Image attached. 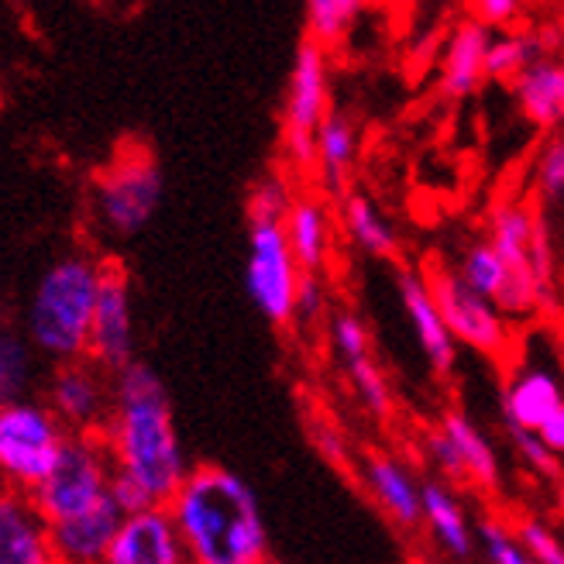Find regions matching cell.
<instances>
[{
    "label": "cell",
    "instance_id": "7",
    "mask_svg": "<svg viewBox=\"0 0 564 564\" xmlns=\"http://www.w3.org/2000/svg\"><path fill=\"white\" fill-rule=\"evenodd\" d=\"M327 66L330 55L317 42L303 39L286 83V104H282V155L293 169L317 165V131L327 115Z\"/></svg>",
    "mask_w": 564,
    "mask_h": 564
},
{
    "label": "cell",
    "instance_id": "34",
    "mask_svg": "<svg viewBox=\"0 0 564 564\" xmlns=\"http://www.w3.org/2000/svg\"><path fill=\"white\" fill-rule=\"evenodd\" d=\"M513 530H517L520 544L530 551V557L538 561V564H564V541L557 538V533L544 520L520 517Z\"/></svg>",
    "mask_w": 564,
    "mask_h": 564
},
{
    "label": "cell",
    "instance_id": "35",
    "mask_svg": "<svg viewBox=\"0 0 564 564\" xmlns=\"http://www.w3.org/2000/svg\"><path fill=\"white\" fill-rule=\"evenodd\" d=\"M533 183L544 200H561L564 196V134H554L544 141L538 152V165H533Z\"/></svg>",
    "mask_w": 564,
    "mask_h": 564
},
{
    "label": "cell",
    "instance_id": "9",
    "mask_svg": "<svg viewBox=\"0 0 564 564\" xmlns=\"http://www.w3.org/2000/svg\"><path fill=\"white\" fill-rule=\"evenodd\" d=\"M423 275H427L434 303L441 310L451 337L458 341V348L478 351L492 361L510 358V348H513L510 321L502 317V310L492 300L478 296L462 279V272L444 262H431L423 269Z\"/></svg>",
    "mask_w": 564,
    "mask_h": 564
},
{
    "label": "cell",
    "instance_id": "15",
    "mask_svg": "<svg viewBox=\"0 0 564 564\" xmlns=\"http://www.w3.org/2000/svg\"><path fill=\"white\" fill-rule=\"evenodd\" d=\"M397 286H400V303L406 310V321L416 334V341H420V351L423 358L431 361V369L434 376H451L455 372V365H458V341L451 337L444 317H441V310L434 303V293L427 286V275H423V269H403L400 279H397Z\"/></svg>",
    "mask_w": 564,
    "mask_h": 564
},
{
    "label": "cell",
    "instance_id": "37",
    "mask_svg": "<svg viewBox=\"0 0 564 564\" xmlns=\"http://www.w3.org/2000/svg\"><path fill=\"white\" fill-rule=\"evenodd\" d=\"M423 451H427V462L437 468L441 478H447V482H468V471H465V462L458 455V447H455V441L444 434L441 423L423 434Z\"/></svg>",
    "mask_w": 564,
    "mask_h": 564
},
{
    "label": "cell",
    "instance_id": "12",
    "mask_svg": "<svg viewBox=\"0 0 564 564\" xmlns=\"http://www.w3.org/2000/svg\"><path fill=\"white\" fill-rule=\"evenodd\" d=\"M45 406L69 434H104L115 410V376L90 358L55 365L45 382Z\"/></svg>",
    "mask_w": 564,
    "mask_h": 564
},
{
    "label": "cell",
    "instance_id": "29",
    "mask_svg": "<svg viewBox=\"0 0 564 564\" xmlns=\"http://www.w3.org/2000/svg\"><path fill=\"white\" fill-rule=\"evenodd\" d=\"M32 341L24 334L4 330L0 334V400L21 403L28 386H32Z\"/></svg>",
    "mask_w": 564,
    "mask_h": 564
},
{
    "label": "cell",
    "instance_id": "39",
    "mask_svg": "<svg viewBox=\"0 0 564 564\" xmlns=\"http://www.w3.org/2000/svg\"><path fill=\"white\" fill-rule=\"evenodd\" d=\"M324 314V282L321 275H303L300 296H296V321L314 324Z\"/></svg>",
    "mask_w": 564,
    "mask_h": 564
},
{
    "label": "cell",
    "instance_id": "4",
    "mask_svg": "<svg viewBox=\"0 0 564 564\" xmlns=\"http://www.w3.org/2000/svg\"><path fill=\"white\" fill-rule=\"evenodd\" d=\"M69 431L45 403L21 400L0 406V475L14 496H32L63 455Z\"/></svg>",
    "mask_w": 564,
    "mask_h": 564
},
{
    "label": "cell",
    "instance_id": "28",
    "mask_svg": "<svg viewBox=\"0 0 564 564\" xmlns=\"http://www.w3.org/2000/svg\"><path fill=\"white\" fill-rule=\"evenodd\" d=\"M361 18L358 0H310L306 4V39L321 48H334L345 42L355 21Z\"/></svg>",
    "mask_w": 564,
    "mask_h": 564
},
{
    "label": "cell",
    "instance_id": "27",
    "mask_svg": "<svg viewBox=\"0 0 564 564\" xmlns=\"http://www.w3.org/2000/svg\"><path fill=\"white\" fill-rule=\"evenodd\" d=\"M458 272H462V279L468 282V286H471L478 296H486V300H492V303H499L502 293L510 290V269H506V262L499 259V251L492 248L489 238L471 241V245L462 251Z\"/></svg>",
    "mask_w": 564,
    "mask_h": 564
},
{
    "label": "cell",
    "instance_id": "26",
    "mask_svg": "<svg viewBox=\"0 0 564 564\" xmlns=\"http://www.w3.org/2000/svg\"><path fill=\"white\" fill-rule=\"evenodd\" d=\"M547 52V42L533 32H496L486 59V79L496 83H517L533 63H541Z\"/></svg>",
    "mask_w": 564,
    "mask_h": 564
},
{
    "label": "cell",
    "instance_id": "2",
    "mask_svg": "<svg viewBox=\"0 0 564 564\" xmlns=\"http://www.w3.org/2000/svg\"><path fill=\"white\" fill-rule=\"evenodd\" d=\"M169 513L189 564H259L272 557L259 496L224 465H196Z\"/></svg>",
    "mask_w": 564,
    "mask_h": 564
},
{
    "label": "cell",
    "instance_id": "21",
    "mask_svg": "<svg viewBox=\"0 0 564 564\" xmlns=\"http://www.w3.org/2000/svg\"><path fill=\"white\" fill-rule=\"evenodd\" d=\"M513 97L530 124L561 128L564 124V59L561 55H544L541 63H533L513 83Z\"/></svg>",
    "mask_w": 564,
    "mask_h": 564
},
{
    "label": "cell",
    "instance_id": "11",
    "mask_svg": "<svg viewBox=\"0 0 564 564\" xmlns=\"http://www.w3.org/2000/svg\"><path fill=\"white\" fill-rule=\"evenodd\" d=\"M564 406V361L544 345H527L523 358L513 361L510 379L502 386V420L506 427L541 431Z\"/></svg>",
    "mask_w": 564,
    "mask_h": 564
},
{
    "label": "cell",
    "instance_id": "38",
    "mask_svg": "<svg viewBox=\"0 0 564 564\" xmlns=\"http://www.w3.org/2000/svg\"><path fill=\"white\" fill-rule=\"evenodd\" d=\"M520 14V4L517 0H478L471 8V18L478 24H486L489 32H499V28L513 24V18Z\"/></svg>",
    "mask_w": 564,
    "mask_h": 564
},
{
    "label": "cell",
    "instance_id": "40",
    "mask_svg": "<svg viewBox=\"0 0 564 564\" xmlns=\"http://www.w3.org/2000/svg\"><path fill=\"white\" fill-rule=\"evenodd\" d=\"M314 441H317V447H321V455H324L327 462H334L337 468H341V465L348 462V444H345V437L337 434L334 427H327V423H317V427H314Z\"/></svg>",
    "mask_w": 564,
    "mask_h": 564
},
{
    "label": "cell",
    "instance_id": "5",
    "mask_svg": "<svg viewBox=\"0 0 564 564\" xmlns=\"http://www.w3.org/2000/svg\"><path fill=\"white\" fill-rule=\"evenodd\" d=\"M110 482H115V458H110L104 434H69L59 462L45 482L28 496V502L52 527L87 513L90 506L107 499Z\"/></svg>",
    "mask_w": 564,
    "mask_h": 564
},
{
    "label": "cell",
    "instance_id": "42",
    "mask_svg": "<svg viewBox=\"0 0 564 564\" xmlns=\"http://www.w3.org/2000/svg\"><path fill=\"white\" fill-rule=\"evenodd\" d=\"M259 564H282V561H275V557H265V561H259Z\"/></svg>",
    "mask_w": 564,
    "mask_h": 564
},
{
    "label": "cell",
    "instance_id": "33",
    "mask_svg": "<svg viewBox=\"0 0 564 564\" xmlns=\"http://www.w3.org/2000/svg\"><path fill=\"white\" fill-rule=\"evenodd\" d=\"M330 345L334 351L341 355L345 365H355L361 358H372V337H369V327L361 324V317L348 314V310H341V314H334L330 321Z\"/></svg>",
    "mask_w": 564,
    "mask_h": 564
},
{
    "label": "cell",
    "instance_id": "20",
    "mask_svg": "<svg viewBox=\"0 0 564 564\" xmlns=\"http://www.w3.org/2000/svg\"><path fill=\"white\" fill-rule=\"evenodd\" d=\"M423 523H427L434 544L455 561H468L475 554V530L465 517V506L451 492L441 478L423 482Z\"/></svg>",
    "mask_w": 564,
    "mask_h": 564
},
{
    "label": "cell",
    "instance_id": "10",
    "mask_svg": "<svg viewBox=\"0 0 564 564\" xmlns=\"http://www.w3.org/2000/svg\"><path fill=\"white\" fill-rule=\"evenodd\" d=\"M538 207L499 204L489 217V241L510 269V290L496 303L506 321H530L551 300V286L533 262V238H538Z\"/></svg>",
    "mask_w": 564,
    "mask_h": 564
},
{
    "label": "cell",
    "instance_id": "30",
    "mask_svg": "<svg viewBox=\"0 0 564 564\" xmlns=\"http://www.w3.org/2000/svg\"><path fill=\"white\" fill-rule=\"evenodd\" d=\"M475 538H478V547H482V554H486L489 564H538V561L530 557V551L520 544L517 530L506 527L496 517H482V520H478Z\"/></svg>",
    "mask_w": 564,
    "mask_h": 564
},
{
    "label": "cell",
    "instance_id": "41",
    "mask_svg": "<svg viewBox=\"0 0 564 564\" xmlns=\"http://www.w3.org/2000/svg\"><path fill=\"white\" fill-rule=\"evenodd\" d=\"M538 434H541V441L554 451L557 458H564V406L544 423V427H541Z\"/></svg>",
    "mask_w": 564,
    "mask_h": 564
},
{
    "label": "cell",
    "instance_id": "36",
    "mask_svg": "<svg viewBox=\"0 0 564 564\" xmlns=\"http://www.w3.org/2000/svg\"><path fill=\"white\" fill-rule=\"evenodd\" d=\"M510 434V444L520 455V462L533 471V475H544V478H557L561 475V458L554 451L541 441L538 431H523V427H506Z\"/></svg>",
    "mask_w": 564,
    "mask_h": 564
},
{
    "label": "cell",
    "instance_id": "13",
    "mask_svg": "<svg viewBox=\"0 0 564 564\" xmlns=\"http://www.w3.org/2000/svg\"><path fill=\"white\" fill-rule=\"evenodd\" d=\"M90 361H97L107 376L124 372L134 365V306L131 279L121 262L104 265V282L97 296V314L90 330Z\"/></svg>",
    "mask_w": 564,
    "mask_h": 564
},
{
    "label": "cell",
    "instance_id": "24",
    "mask_svg": "<svg viewBox=\"0 0 564 564\" xmlns=\"http://www.w3.org/2000/svg\"><path fill=\"white\" fill-rule=\"evenodd\" d=\"M341 217H345V231L348 238L369 251L376 259H392L400 256V238L392 231V224L382 217V210L361 193H348L341 200Z\"/></svg>",
    "mask_w": 564,
    "mask_h": 564
},
{
    "label": "cell",
    "instance_id": "22",
    "mask_svg": "<svg viewBox=\"0 0 564 564\" xmlns=\"http://www.w3.org/2000/svg\"><path fill=\"white\" fill-rule=\"evenodd\" d=\"M282 228H286V241L293 248V259L300 262L303 275H321V269L327 265V251H330V214L321 196L314 193L296 196Z\"/></svg>",
    "mask_w": 564,
    "mask_h": 564
},
{
    "label": "cell",
    "instance_id": "31",
    "mask_svg": "<svg viewBox=\"0 0 564 564\" xmlns=\"http://www.w3.org/2000/svg\"><path fill=\"white\" fill-rule=\"evenodd\" d=\"M293 189L290 183L269 173L262 176L256 186H251V196H248V224L251 220H275V224H286V214L293 207Z\"/></svg>",
    "mask_w": 564,
    "mask_h": 564
},
{
    "label": "cell",
    "instance_id": "1",
    "mask_svg": "<svg viewBox=\"0 0 564 564\" xmlns=\"http://www.w3.org/2000/svg\"><path fill=\"white\" fill-rule=\"evenodd\" d=\"M115 471L138 482L155 506H169L189 478L183 441L176 431L173 400L165 382L145 361L115 376V410L104 427Z\"/></svg>",
    "mask_w": 564,
    "mask_h": 564
},
{
    "label": "cell",
    "instance_id": "17",
    "mask_svg": "<svg viewBox=\"0 0 564 564\" xmlns=\"http://www.w3.org/2000/svg\"><path fill=\"white\" fill-rule=\"evenodd\" d=\"M104 564H189L169 506L128 517Z\"/></svg>",
    "mask_w": 564,
    "mask_h": 564
},
{
    "label": "cell",
    "instance_id": "8",
    "mask_svg": "<svg viewBox=\"0 0 564 564\" xmlns=\"http://www.w3.org/2000/svg\"><path fill=\"white\" fill-rule=\"evenodd\" d=\"M303 269L293 259L286 228L275 220L248 224V262H245V290L259 314L272 327H290L296 321Z\"/></svg>",
    "mask_w": 564,
    "mask_h": 564
},
{
    "label": "cell",
    "instance_id": "19",
    "mask_svg": "<svg viewBox=\"0 0 564 564\" xmlns=\"http://www.w3.org/2000/svg\"><path fill=\"white\" fill-rule=\"evenodd\" d=\"M0 564H59L48 544V523L28 496L0 499Z\"/></svg>",
    "mask_w": 564,
    "mask_h": 564
},
{
    "label": "cell",
    "instance_id": "3",
    "mask_svg": "<svg viewBox=\"0 0 564 564\" xmlns=\"http://www.w3.org/2000/svg\"><path fill=\"white\" fill-rule=\"evenodd\" d=\"M104 259L69 251L42 269L24 310V337L55 365L90 358V330L104 282Z\"/></svg>",
    "mask_w": 564,
    "mask_h": 564
},
{
    "label": "cell",
    "instance_id": "25",
    "mask_svg": "<svg viewBox=\"0 0 564 564\" xmlns=\"http://www.w3.org/2000/svg\"><path fill=\"white\" fill-rule=\"evenodd\" d=\"M358 155V131L345 115H330L317 131V165L330 189L341 193Z\"/></svg>",
    "mask_w": 564,
    "mask_h": 564
},
{
    "label": "cell",
    "instance_id": "23",
    "mask_svg": "<svg viewBox=\"0 0 564 564\" xmlns=\"http://www.w3.org/2000/svg\"><path fill=\"white\" fill-rule=\"evenodd\" d=\"M441 427L451 441H455L458 455L465 462V471H468V482L478 489H489V492L499 489V458H496L489 437L471 423V416H465L462 410H447L441 416Z\"/></svg>",
    "mask_w": 564,
    "mask_h": 564
},
{
    "label": "cell",
    "instance_id": "14",
    "mask_svg": "<svg viewBox=\"0 0 564 564\" xmlns=\"http://www.w3.org/2000/svg\"><path fill=\"white\" fill-rule=\"evenodd\" d=\"M124 510L115 499H100L87 513L48 527V544L59 564H104L124 527Z\"/></svg>",
    "mask_w": 564,
    "mask_h": 564
},
{
    "label": "cell",
    "instance_id": "32",
    "mask_svg": "<svg viewBox=\"0 0 564 564\" xmlns=\"http://www.w3.org/2000/svg\"><path fill=\"white\" fill-rule=\"evenodd\" d=\"M348 379L358 392V400L365 403L372 416L386 420L392 413V397H389V382L382 376V369L376 365V358H361L355 365H348Z\"/></svg>",
    "mask_w": 564,
    "mask_h": 564
},
{
    "label": "cell",
    "instance_id": "16",
    "mask_svg": "<svg viewBox=\"0 0 564 564\" xmlns=\"http://www.w3.org/2000/svg\"><path fill=\"white\" fill-rule=\"evenodd\" d=\"M361 486L389 517V523H397L403 530H416L423 523V486L397 455L369 451L361 458Z\"/></svg>",
    "mask_w": 564,
    "mask_h": 564
},
{
    "label": "cell",
    "instance_id": "6",
    "mask_svg": "<svg viewBox=\"0 0 564 564\" xmlns=\"http://www.w3.org/2000/svg\"><path fill=\"white\" fill-rule=\"evenodd\" d=\"M162 204V169L149 149H124L94 176V217L115 238L149 228Z\"/></svg>",
    "mask_w": 564,
    "mask_h": 564
},
{
    "label": "cell",
    "instance_id": "18",
    "mask_svg": "<svg viewBox=\"0 0 564 564\" xmlns=\"http://www.w3.org/2000/svg\"><path fill=\"white\" fill-rule=\"evenodd\" d=\"M492 35L486 24H478L475 18H465L455 24V32L447 39L444 59H441V90L447 97H471L478 90V83L486 79V59Z\"/></svg>",
    "mask_w": 564,
    "mask_h": 564
}]
</instances>
